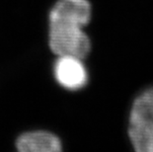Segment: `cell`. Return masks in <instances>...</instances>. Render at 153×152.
<instances>
[{"label":"cell","instance_id":"cell-1","mask_svg":"<svg viewBox=\"0 0 153 152\" xmlns=\"http://www.w3.org/2000/svg\"><path fill=\"white\" fill-rule=\"evenodd\" d=\"M90 19L91 4L88 0H58L48 15L51 51L57 56L85 59L91 50V43L82 28Z\"/></svg>","mask_w":153,"mask_h":152},{"label":"cell","instance_id":"cell-2","mask_svg":"<svg viewBox=\"0 0 153 152\" xmlns=\"http://www.w3.org/2000/svg\"><path fill=\"white\" fill-rule=\"evenodd\" d=\"M128 136L137 152H153V88L141 93L133 102Z\"/></svg>","mask_w":153,"mask_h":152},{"label":"cell","instance_id":"cell-3","mask_svg":"<svg viewBox=\"0 0 153 152\" xmlns=\"http://www.w3.org/2000/svg\"><path fill=\"white\" fill-rule=\"evenodd\" d=\"M56 81L68 90H79L86 86L88 74L82 59L71 56H58L53 67Z\"/></svg>","mask_w":153,"mask_h":152},{"label":"cell","instance_id":"cell-4","mask_svg":"<svg viewBox=\"0 0 153 152\" xmlns=\"http://www.w3.org/2000/svg\"><path fill=\"white\" fill-rule=\"evenodd\" d=\"M16 147L21 152H58L62 149L59 138L45 130L21 134L16 140Z\"/></svg>","mask_w":153,"mask_h":152}]
</instances>
